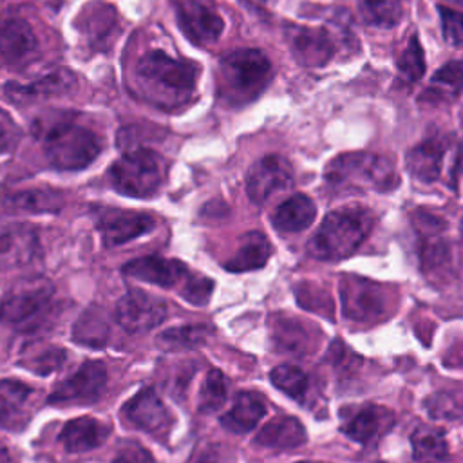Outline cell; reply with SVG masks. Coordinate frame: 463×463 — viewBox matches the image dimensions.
<instances>
[{
    "label": "cell",
    "mask_w": 463,
    "mask_h": 463,
    "mask_svg": "<svg viewBox=\"0 0 463 463\" xmlns=\"http://www.w3.org/2000/svg\"><path fill=\"white\" fill-rule=\"evenodd\" d=\"M123 275L130 279H137L148 284H156L159 288H181L190 269L184 262L177 259H165L157 255L132 259L123 266Z\"/></svg>",
    "instance_id": "18"
},
{
    "label": "cell",
    "mask_w": 463,
    "mask_h": 463,
    "mask_svg": "<svg viewBox=\"0 0 463 463\" xmlns=\"http://www.w3.org/2000/svg\"><path fill=\"white\" fill-rule=\"evenodd\" d=\"M461 235H463V219H461Z\"/></svg>",
    "instance_id": "48"
},
{
    "label": "cell",
    "mask_w": 463,
    "mask_h": 463,
    "mask_svg": "<svg viewBox=\"0 0 463 463\" xmlns=\"http://www.w3.org/2000/svg\"><path fill=\"white\" fill-rule=\"evenodd\" d=\"M107 389V369L103 362L87 360L71 376L61 380L49 394L51 405H89L98 402Z\"/></svg>",
    "instance_id": "9"
},
{
    "label": "cell",
    "mask_w": 463,
    "mask_h": 463,
    "mask_svg": "<svg viewBox=\"0 0 463 463\" xmlns=\"http://www.w3.org/2000/svg\"><path fill=\"white\" fill-rule=\"evenodd\" d=\"M300 463H309V461H300Z\"/></svg>",
    "instance_id": "49"
},
{
    "label": "cell",
    "mask_w": 463,
    "mask_h": 463,
    "mask_svg": "<svg viewBox=\"0 0 463 463\" xmlns=\"http://www.w3.org/2000/svg\"><path fill=\"white\" fill-rule=\"evenodd\" d=\"M269 380L279 391H282L295 402L304 403L309 394V387H311L309 376L295 365H277L269 373Z\"/></svg>",
    "instance_id": "34"
},
{
    "label": "cell",
    "mask_w": 463,
    "mask_h": 463,
    "mask_svg": "<svg viewBox=\"0 0 463 463\" xmlns=\"http://www.w3.org/2000/svg\"><path fill=\"white\" fill-rule=\"evenodd\" d=\"M166 175L165 159L145 146L132 148L116 159L109 170L110 184L116 192L130 197L154 195Z\"/></svg>",
    "instance_id": "6"
},
{
    "label": "cell",
    "mask_w": 463,
    "mask_h": 463,
    "mask_svg": "<svg viewBox=\"0 0 463 463\" xmlns=\"http://www.w3.org/2000/svg\"><path fill=\"white\" fill-rule=\"evenodd\" d=\"M441 18L443 38L454 47H463V11H456L450 7H438Z\"/></svg>",
    "instance_id": "41"
},
{
    "label": "cell",
    "mask_w": 463,
    "mask_h": 463,
    "mask_svg": "<svg viewBox=\"0 0 463 463\" xmlns=\"http://www.w3.org/2000/svg\"><path fill=\"white\" fill-rule=\"evenodd\" d=\"M212 335L213 329L208 324H188L165 329L157 335L156 344L163 351H188L204 345Z\"/></svg>",
    "instance_id": "31"
},
{
    "label": "cell",
    "mask_w": 463,
    "mask_h": 463,
    "mask_svg": "<svg viewBox=\"0 0 463 463\" xmlns=\"http://www.w3.org/2000/svg\"><path fill=\"white\" fill-rule=\"evenodd\" d=\"M154 228V217L132 210H107L98 219V232L105 246H121L132 239L148 233Z\"/></svg>",
    "instance_id": "19"
},
{
    "label": "cell",
    "mask_w": 463,
    "mask_h": 463,
    "mask_svg": "<svg viewBox=\"0 0 463 463\" xmlns=\"http://www.w3.org/2000/svg\"><path fill=\"white\" fill-rule=\"evenodd\" d=\"M311 324L293 317H275L271 324V338L275 347L293 356H304L317 345Z\"/></svg>",
    "instance_id": "22"
},
{
    "label": "cell",
    "mask_w": 463,
    "mask_h": 463,
    "mask_svg": "<svg viewBox=\"0 0 463 463\" xmlns=\"http://www.w3.org/2000/svg\"><path fill=\"white\" fill-rule=\"evenodd\" d=\"M326 183L342 192H391L400 184L394 163L387 156L351 152L335 157L324 172Z\"/></svg>",
    "instance_id": "3"
},
{
    "label": "cell",
    "mask_w": 463,
    "mask_h": 463,
    "mask_svg": "<svg viewBox=\"0 0 463 463\" xmlns=\"http://www.w3.org/2000/svg\"><path fill=\"white\" fill-rule=\"evenodd\" d=\"M266 414L264 400L257 392L241 391L233 398L230 411L221 416V425L235 434H246L253 430Z\"/></svg>",
    "instance_id": "25"
},
{
    "label": "cell",
    "mask_w": 463,
    "mask_h": 463,
    "mask_svg": "<svg viewBox=\"0 0 463 463\" xmlns=\"http://www.w3.org/2000/svg\"><path fill=\"white\" fill-rule=\"evenodd\" d=\"M121 416L136 429L154 436H165L172 425L170 411L150 387H145L134 394L121 407Z\"/></svg>",
    "instance_id": "15"
},
{
    "label": "cell",
    "mask_w": 463,
    "mask_h": 463,
    "mask_svg": "<svg viewBox=\"0 0 463 463\" xmlns=\"http://www.w3.org/2000/svg\"><path fill=\"white\" fill-rule=\"evenodd\" d=\"M398 69L409 81H418L425 72V56L416 34H412L398 58Z\"/></svg>",
    "instance_id": "39"
},
{
    "label": "cell",
    "mask_w": 463,
    "mask_h": 463,
    "mask_svg": "<svg viewBox=\"0 0 463 463\" xmlns=\"http://www.w3.org/2000/svg\"><path fill=\"white\" fill-rule=\"evenodd\" d=\"M340 430L356 443L376 441L394 425L392 411L374 403L344 407L340 411Z\"/></svg>",
    "instance_id": "12"
},
{
    "label": "cell",
    "mask_w": 463,
    "mask_h": 463,
    "mask_svg": "<svg viewBox=\"0 0 463 463\" xmlns=\"http://www.w3.org/2000/svg\"><path fill=\"white\" fill-rule=\"evenodd\" d=\"M67 358L65 349L58 345H31L22 353L20 364L38 376H47L60 369Z\"/></svg>",
    "instance_id": "33"
},
{
    "label": "cell",
    "mask_w": 463,
    "mask_h": 463,
    "mask_svg": "<svg viewBox=\"0 0 463 463\" xmlns=\"http://www.w3.org/2000/svg\"><path fill=\"white\" fill-rule=\"evenodd\" d=\"M463 90V60H452L439 67L432 80L429 89L420 98L421 101H449L456 98Z\"/></svg>",
    "instance_id": "30"
},
{
    "label": "cell",
    "mask_w": 463,
    "mask_h": 463,
    "mask_svg": "<svg viewBox=\"0 0 463 463\" xmlns=\"http://www.w3.org/2000/svg\"><path fill=\"white\" fill-rule=\"evenodd\" d=\"M38 56V38L22 18L0 20V65L9 69L25 67Z\"/></svg>",
    "instance_id": "14"
},
{
    "label": "cell",
    "mask_w": 463,
    "mask_h": 463,
    "mask_svg": "<svg viewBox=\"0 0 463 463\" xmlns=\"http://www.w3.org/2000/svg\"><path fill=\"white\" fill-rule=\"evenodd\" d=\"M18 139V132L16 127L11 121L0 119V152L9 150Z\"/></svg>",
    "instance_id": "44"
},
{
    "label": "cell",
    "mask_w": 463,
    "mask_h": 463,
    "mask_svg": "<svg viewBox=\"0 0 463 463\" xmlns=\"http://www.w3.org/2000/svg\"><path fill=\"white\" fill-rule=\"evenodd\" d=\"M306 438V429L297 418L277 416L259 430V434L255 436V443L266 449L288 450L304 445Z\"/></svg>",
    "instance_id": "27"
},
{
    "label": "cell",
    "mask_w": 463,
    "mask_h": 463,
    "mask_svg": "<svg viewBox=\"0 0 463 463\" xmlns=\"http://www.w3.org/2000/svg\"><path fill=\"white\" fill-rule=\"evenodd\" d=\"M340 300L344 317L356 324H376L392 315L396 297L391 289L354 275L342 277Z\"/></svg>",
    "instance_id": "8"
},
{
    "label": "cell",
    "mask_w": 463,
    "mask_h": 463,
    "mask_svg": "<svg viewBox=\"0 0 463 463\" xmlns=\"http://www.w3.org/2000/svg\"><path fill=\"white\" fill-rule=\"evenodd\" d=\"M293 184V168L279 154H269L255 161L246 175V194L251 203L264 204L275 192Z\"/></svg>",
    "instance_id": "11"
},
{
    "label": "cell",
    "mask_w": 463,
    "mask_h": 463,
    "mask_svg": "<svg viewBox=\"0 0 463 463\" xmlns=\"http://www.w3.org/2000/svg\"><path fill=\"white\" fill-rule=\"evenodd\" d=\"M250 2H255V4H260V5H264V4H268V2H271V0H250Z\"/></svg>",
    "instance_id": "46"
},
{
    "label": "cell",
    "mask_w": 463,
    "mask_h": 463,
    "mask_svg": "<svg viewBox=\"0 0 463 463\" xmlns=\"http://www.w3.org/2000/svg\"><path fill=\"white\" fill-rule=\"evenodd\" d=\"M194 463H235V456L226 445L212 443L194 458Z\"/></svg>",
    "instance_id": "43"
},
{
    "label": "cell",
    "mask_w": 463,
    "mask_h": 463,
    "mask_svg": "<svg viewBox=\"0 0 463 463\" xmlns=\"http://www.w3.org/2000/svg\"><path fill=\"white\" fill-rule=\"evenodd\" d=\"M109 434L110 425L90 416H80L63 425L60 441L69 454H81L103 445Z\"/></svg>",
    "instance_id": "21"
},
{
    "label": "cell",
    "mask_w": 463,
    "mask_h": 463,
    "mask_svg": "<svg viewBox=\"0 0 463 463\" xmlns=\"http://www.w3.org/2000/svg\"><path fill=\"white\" fill-rule=\"evenodd\" d=\"M134 80L143 99L163 110H174L194 98L197 67L188 60H177L156 49L139 58Z\"/></svg>",
    "instance_id": "1"
},
{
    "label": "cell",
    "mask_w": 463,
    "mask_h": 463,
    "mask_svg": "<svg viewBox=\"0 0 463 463\" xmlns=\"http://www.w3.org/2000/svg\"><path fill=\"white\" fill-rule=\"evenodd\" d=\"M212 291H213V280L201 273H190L183 282V286L179 288L181 297L194 306L208 304Z\"/></svg>",
    "instance_id": "40"
},
{
    "label": "cell",
    "mask_w": 463,
    "mask_h": 463,
    "mask_svg": "<svg viewBox=\"0 0 463 463\" xmlns=\"http://www.w3.org/2000/svg\"><path fill=\"white\" fill-rule=\"evenodd\" d=\"M101 152V141L90 128L74 121H60L43 136V154L56 170L87 168Z\"/></svg>",
    "instance_id": "5"
},
{
    "label": "cell",
    "mask_w": 463,
    "mask_h": 463,
    "mask_svg": "<svg viewBox=\"0 0 463 463\" xmlns=\"http://www.w3.org/2000/svg\"><path fill=\"white\" fill-rule=\"evenodd\" d=\"M358 9L365 24L389 29L402 18V0H358Z\"/></svg>",
    "instance_id": "36"
},
{
    "label": "cell",
    "mask_w": 463,
    "mask_h": 463,
    "mask_svg": "<svg viewBox=\"0 0 463 463\" xmlns=\"http://www.w3.org/2000/svg\"><path fill=\"white\" fill-rule=\"evenodd\" d=\"M374 226L369 208L349 204L329 212L307 242V253L318 260H340L354 253Z\"/></svg>",
    "instance_id": "2"
},
{
    "label": "cell",
    "mask_w": 463,
    "mask_h": 463,
    "mask_svg": "<svg viewBox=\"0 0 463 463\" xmlns=\"http://www.w3.org/2000/svg\"><path fill=\"white\" fill-rule=\"evenodd\" d=\"M112 463H156L152 454L134 439H123L116 450Z\"/></svg>",
    "instance_id": "42"
},
{
    "label": "cell",
    "mask_w": 463,
    "mask_h": 463,
    "mask_svg": "<svg viewBox=\"0 0 463 463\" xmlns=\"http://www.w3.org/2000/svg\"><path fill=\"white\" fill-rule=\"evenodd\" d=\"M0 458H5V450H2V449H0Z\"/></svg>",
    "instance_id": "47"
},
{
    "label": "cell",
    "mask_w": 463,
    "mask_h": 463,
    "mask_svg": "<svg viewBox=\"0 0 463 463\" xmlns=\"http://www.w3.org/2000/svg\"><path fill=\"white\" fill-rule=\"evenodd\" d=\"M449 4H454V5H463V0H445Z\"/></svg>",
    "instance_id": "45"
},
{
    "label": "cell",
    "mask_w": 463,
    "mask_h": 463,
    "mask_svg": "<svg viewBox=\"0 0 463 463\" xmlns=\"http://www.w3.org/2000/svg\"><path fill=\"white\" fill-rule=\"evenodd\" d=\"M228 400V387L219 369H210L199 389L197 409L204 414L217 412Z\"/></svg>",
    "instance_id": "37"
},
{
    "label": "cell",
    "mask_w": 463,
    "mask_h": 463,
    "mask_svg": "<svg viewBox=\"0 0 463 463\" xmlns=\"http://www.w3.org/2000/svg\"><path fill=\"white\" fill-rule=\"evenodd\" d=\"M54 297V286L45 277L18 280L0 300V320L20 329H34L47 315Z\"/></svg>",
    "instance_id": "7"
},
{
    "label": "cell",
    "mask_w": 463,
    "mask_h": 463,
    "mask_svg": "<svg viewBox=\"0 0 463 463\" xmlns=\"http://www.w3.org/2000/svg\"><path fill=\"white\" fill-rule=\"evenodd\" d=\"M315 203L304 194H295L275 208L271 215V224L280 233H297L306 230L315 221Z\"/></svg>",
    "instance_id": "26"
},
{
    "label": "cell",
    "mask_w": 463,
    "mask_h": 463,
    "mask_svg": "<svg viewBox=\"0 0 463 463\" xmlns=\"http://www.w3.org/2000/svg\"><path fill=\"white\" fill-rule=\"evenodd\" d=\"M429 414L432 418L454 420L463 416V387H456L450 391H441L430 396L425 403Z\"/></svg>",
    "instance_id": "38"
},
{
    "label": "cell",
    "mask_w": 463,
    "mask_h": 463,
    "mask_svg": "<svg viewBox=\"0 0 463 463\" xmlns=\"http://www.w3.org/2000/svg\"><path fill=\"white\" fill-rule=\"evenodd\" d=\"M183 33L195 43L206 45L219 40L224 29L222 18L201 0H174Z\"/></svg>",
    "instance_id": "17"
},
{
    "label": "cell",
    "mask_w": 463,
    "mask_h": 463,
    "mask_svg": "<svg viewBox=\"0 0 463 463\" xmlns=\"http://www.w3.org/2000/svg\"><path fill=\"white\" fill-rule=\"evenodd\" d=\"M33 389L18 380H0V429L20 430L29 420Z\"/></svg>",
    "instance_id": "24"
},
{
    "label": "cell",
    "mask_w": 463,
    "mask_h": 463,
    "mask_svg": "<svg viewBox=\"0 0 463 463\" xmlns=\"http://www.w3.org/2000/svg\"><path fill=\"white\" fill-rule=\"evenodd\" d=\"M109 335H110L109 317L98 306L85 309L72 327L74 342L85 347H94V349L105 347L109 342Z\"/></svg>",
    "instance_id": "29"
},
{
    "label": "cell",
    "mask_w": 463,
    "mask_h": 463,
    "mask_svg": "<svg viewBox=\"0 0 463 463\" xmlns=\"http://www.w3.org/2000/svg\"><path fill=\"white\" fill-rule=\"evenodd\" d=\"M447 152V141L438 137H430L418 143L407 152L405 157L409 174L421 183H434L436 179H439L443 172Z\"/></svg>",
    "instance_id": "20"
},
{
    "label": "cell",
    "mask_w": 463,
    "mask_h": 463,
    "mask_svg": "<svg viewBox=\"0 0 463 463\" xmlns=\"http://www.w3.org/2000/svg\"><path fill=\"white\" fill-rule=\"evenodd\" d=\"M168 315L165 300L143 289H128L116 304V322L132 335L146 333L159 326Z\"/></svg>",
    "instance_id": "10"
},
{
    "label": "cell",
    "mask_w": 463,
    "mask_h": 463,
    "mask_svg": "<svg viewBox=\"0 0 463 463\" xmlns=\"http://www.w3.org/2000/svg\"><path fill=\"white\" fill-rule=\"evenodd\" d=\"M271 76V63L262 51H232L219 61V94L228 105H246L264 92Z\"/></svg>",
    "instance_id": "4"
},
{
    "label": "cell",
    "mask_w": 463,
    "mask_h": 463,
    "mask_svg": "<svg viewBox=\"0 0 463 463\" xmlns=\"http://www.w3.org/2000/svg\"><path fill=\"white\" fill-rule=\"evenodd\" d=\"M40 251L38 232L29 222L0 219V271L27 266Z\"/></svg>",
    "instance_id": "13"
},
{
    "label": "cell",
    "mask_w": 463,
    "mask_h": 463,
    "mask_svg": "<svg viewBox=\"0 0 463 463\" xmlns=\"http://www.w3.org/2000/svg\"><path fill=\"white\" fill-rule=\"evenodd\" d=\"M286 40L293 58L304 67H322L335 52V43L326 29L293 25L286 27Z\"/></svg>",
    "instance_id": "16"
},
{
    "label": "cell",
    "mask_w": 463,
    "mask_h": 463,
    "mask_svg": "<svg viewBox=\"0 0 463 463\" xmlns=\"http://www.w3.org/2000/svg\"><path fill=\"white\" fill-rule=\"evenodd\" d=\"M76 85V78L69 69H54L36 81L18 85V83H7L5 92L14 101H33L40 98H52L69 92Z\"/></svg>",
    "instance_id": "23"
},
{
    "label": "cell",
    "mask_w": 463,
    "mask_h": 463,
    "mask_svg": "<svg viewBox=\"0 0 463 463\" xmlns=\"http://www.w3.org/2000/svg\"><path fill=\"white\" fill-rule=\"evenodd\" d=\"M63 194L52 188H31L18 192L11 199V206L16 212L29 213H56L63 206Z\"/></svg>",
    "instance_id": "32"
},
{
    "label": "cell",
    "mask_w": 463,
    "mask_h": 463,
    "mask_svg": "<svg viewBox=\"0 0 463 463\" xmlns=\"http://www.w3.org/2000/svg\"><path fill=\"white\" fill-rule=\"evenodd\" d=\"M411 445L416 459L445 461L449 458V447L441 430L434 427H418L411 434Z\"/></svg>",
    "instance_id": "35"
},
{
    "label": "cell",
    "mask_w": 463,
    "mask_h": 463,
    "mask_svg": "<svg viewBox=\"0 0 463 463\" xmlns=\"http://www.w3.org/2000/svg\"><path fill=\"white\" fill-rule=\"evenodd\" d=\"M273 248L264 233L248 232L241 237V244L232 259L224 262V268L233 273L260 269L268 262Z\"/></svg>",
    "instance_id": "28"
}]
</instances>
